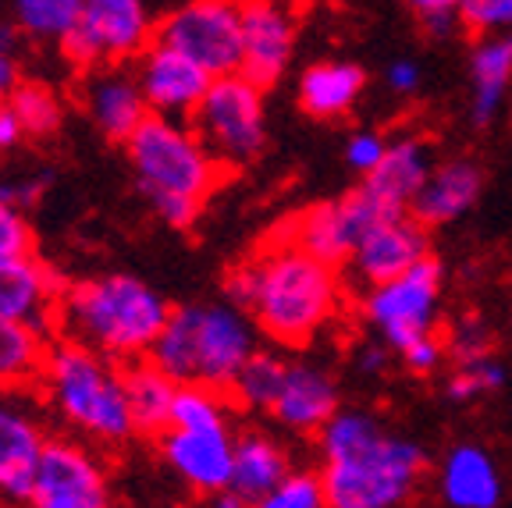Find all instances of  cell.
Listing matches in <instances>:
<instances>
[{
    "label": "cell",
    "instance_id": "52a82bcc",
    "mask_svg": "<svg viewBox=\"0 0 512 508\" xmlns=\"http://www.w3.org/2000/svg\"><path fill=\"white\" fill-rule=\"evenodd\" d=\"M189 125L221 167L253 164L267 146L264 86H256L242 72L217 75L203 93L200 107L192 111Z\"/></svg>",
    "mask_w": 512,
    "mask_h": 508
},
{
    "label": "cell",
    "instance_id": "d4e9b609",
    "mask_svg": "<svg viewBox=\"0 0 512 508\" xmlns=\"http://www.w3.org/2000/svg\"><path fill=\"white\" fill-rule=\"evenodd\" d=\"M438 494L452 508H495L502 501L495 459L477 445H456L441 459Z\"/></svg>",
    "mask_w": 512,
    "mask_h": 508
},
{
    "label": "cell",
    "instance_id": "b9f144b4",
    "mask_svg": "<svg viewBox=\"0 0 512 508\" xmlns=\"http://www.w3.org/2000/svg\"><path fill=\"white\" fill-rule=\"evenodd\" d=\"M395 352L388 349L384 342H374V345H363L360 352H356V370L367 377H381L388 366H392Z\"/></svg>",
    "mask_w": 512,
    "mask_h": 508
},
{
    "label": "cell",
    "instance_id": "e0dca14e",
    "mask_svg": "<svg viewBox=\"0 0 512 508\" xmlns=\"http://www.w3.org/2000/svg\"><path fill=\"white\" fill-rule=\"evenodd\" d=\"M296 54V18L285 0H242V75L271 89Z\"/></svg>",
    "mask_w": 512,
    "mask_h": 508
},
{
    "label": "cell",
    "instance_id": "277c9868",
    "mask_svg": "<svg viewBox=\"0 0 512 508\" xmlns=\"http://www.w3.org/2000/svg\"><path fill=\"white\" fill-rule=\"evenodd\" d=\"M168 317V299L132 274H100L75 281L57 302V327L64 338L89 345L118 363L150 356Z\"/></svg>",
    "mask_w": 512,
    "mask_h": 508
},
{
    "label": "cell",
    "instance_id": "ac0fdd59",
    "mask_svg": "<svg viewBox=\"0 0 512 508\" xmlns=\"http://www.w3.org/2000/svg\"><path fill=\"white\" fill-rule=\"evenodd\" d=\"M342 409V398H338L335 377L317 363H306V359H288L285 374H281L278 395H274L271 416L281 430L296 437H317L320 427L331 420V416Z\"/></svg>",
    "mask_w": 512,
    "mask_h": 508
},
{
    "label": "cell",
    "instance_id": "ffe728a7",
    "mask_svg": "<svg viewBox=\"0 0 512 508\" xmlns=\"http://www.w3.org/2000/svg\"><path fill=\"white\" fill-rule=\"evenodd\" d=\"M61 278L54 267L36 260L32 253L0 260V317L29 324L50 334L57 324V302H61Z\"/></svg>",
    "mask_w": 512,
    "mask_h": 508
},
{
    "label": "cell",
    "instance_id": "1f68e13d",
    "mask_svg": "<svg viewBox=\"0 0 512 508\" xmlns=\"http://www.w3.org/2000/svg\"><path fill=\"white\" fill-rule=\"evenodd\" d=\"M8 100L15 107L18 121H22L25 135H32V139H47V135H54L61 128L64 107L54 89L40 86V82H18Z\"/></svg>",
    "mask_w": 512,
    "mask_h": 508
},
{
    "label": "cell",
    "instance_id": "7402d4cb",
    "mask_svg": "<svg viewBox=\"0 0 512 508\" xmlns=\"http://www.w3.org/2000/svg\"><path fill=\"white\" fill-rule=\"evenodd\" d=\"M431 167H434L431 146L424 139H416V135H399V139H388V150H384L381 164L370 175H363V189L384 210L406 214L413 207L416 192L424 189Z\"/></svg>",
    "mask_w": 512,
    "mask_h": 508
},
{
    "label": "cell",
    "instance_id": "ba28073f",
    "mask_svg": "<svg viewBox=\"0 0 512 508\" xmlns=\"http://www.w3.org/2000/svg\"><path fill=\"white\" fill-rule=\"evenodd\" d=\"M441 288L445 274L434 256H424L399 278H388L381 285L367 288L363 295V320L377 331L384 345L399 352L420 334H434L441 313Z\"/></svg>",
    "mask_w": 512,
    "mask_h": 508
},
{
    "label": "cell",
    "instance_id": "8992f818",
    "mask_svg": "<svg viewBox=\"0 0 512 508\" xmlns=\"http://www.w3.org/2000/svg\"><path fill=\"white\" fill-rule=\"evenodd\" d=\"M253 317L232 302H189L171 310L160 327L150 359L175 384L232 391L242 363L260 349Z\"/></svg>",
    "mask_w": 512,
    "mask_h": 508
},
{
    "label": "cell",
    "instance_id": "74e56055",
    "mask_svg": "<svg viewBox=\"0 0 512 508\" xmlns=\"http://www.w3.org/2000/svg\"><path fill=\"white\" fill-rule=\"evenodd\" d=\"M384 150H388V139L381 132H352L349 143H345V164H349L352 175H370L377 164H381Z\"/></svg>",
    "mask_w": 512,
    "mask_h": 508
},
{
    "label": "cell",
    "instance_id": "5b68a950",
    "mask_svg": "<svg viewBox=\"0 0 512 508\" xmlns=\"http://www.w3.org/2000/svg\"><path fill=\"white\" fill-rule=\"evenodd\" d=\"M40 388L50 413L89 445L118 448L136 437L118 359L61 334L47 349Z\"/></svg>",
    "mask_w": 512,
    "mask_h": 508
},
{
    "label": "cell",
    "instance_id": "83f0119b",
    "mask_svg": "<svg viewBox=\"0 0 512 508\" xmlns=\"http://www.w3.org/2000/svg\"><path fill=\"white\" fill-rule=\"evenodd\" d=\"M47 349L50 342L43 331L0 317V388L4 391L40 388Z\"/></svg>",
    "mask_w": 512,
    "mask_h": 508
},
{
    "label": "cell",
    "instance_id": "f35d334b",
    "mask_svg": "<svg viewBox=\"0 0 512 508\" xmlns=\"http://www.w3.org/2000/svg\"><path fill=\"white\" fill-rule=\"evenodd\" d=\"M448 356L452 359H466V356H480V352H491V334L484 327V320L477 317H463L452 327V338H448Z\"/></svg>",
    "mask_w": 512,
    "mask_h": 508
},
{
    "label": "cell",
    "instance_id": "e575fe53",
    "mask_svg": "<svg viewBox=\"0 0 512 508\" xmlns=\"http://www.w3.org/2000/svg\"><path fill=\"white\" fill-rule=\"evenodd\" d=\"M445 356H448V349L438 334H420V338H413V342L402 345V349L395 352V359L416 377H431L434 370L445 363Z\"/></svg>",
    "mask_w": 512,
    "mask_h": 508
},
{
    "label": "cell",
    "instance_id": "836d02e7",
    "mask_svg": "<svg viewBox=\"0 0 512 508\" xmlns=\"http://www.w3.org/2000/svg\"><path fill=\"white\" fill-rule=\"evenodd\" d=\"M459 25L473 36L512 32V0H459Z\"/></svg>",
    "mask_w": 512,
    "mask_h": 508
},
{
    "label": "cell",
    "instance_id": "ee69618b",
    "mask_svg": "<svg viewBox=\"0 0 512 508\" xmlns=\"http://www.w3.org/2000/svg\"><path fill=\"white\" fill-rule=\"evenodd\" d=\"M18 86V64L15 54L0 50V96H11V89Z\"/></svg>",
    "mask_w": 512,
    "mask_h": 508
},
{
    "label": "cell",
    "instance_id": "d6986e66",
    "mask_svg": "<svg viewBox=\"0 0 512 508\" xmlns=\"http://www.w3.org/2000/svg\"><path fill=\"white\" fill-rule=\"evenodd\" d=\"M82 104H86V114L96 125V132L111 143H125L150 114L136 72L125 68L121 61L89 68L86 82H82Z\"/></svg>",
    "mask_w": 512,
    "mask_h": 508
},
{
    "label": "cell",
    "instance_id": "8fae6325",
    "mask_svg": "<svg viewBox=\"0 0 512 508\" xmlns=\"http://www.w3.org/2000/svg\"><path fill=\"white\" fill-rule=\"evenodd\" d=\"M36 508H104L111 505V480L100 455L89 441L47 437V445L32 473V501Z\"/></svg>",
    "mask_w": 512,
    "mask_h": 508
},
{
    "label": "cell",
    "instance_id": "6da1fadb",
    "mask_svg": "<svg viewBox=\"0 0 512 508\" xmlns=\"http://www.w3.org/2000/svg\"><path fill=\"white\" fill-rule=\"evenodd\" d=\"M320 480L331 508H399L424 484L427 455L367 409H338L317 434Z\"/></svg>",
    "mask_w": 512,
    "mask_h": 508
},
{
    "label": "cell",
    "instance_id": "9c48e42d",
    "mask_svg": "<svg viewBox=\"0 0 512 508\" xmlns=\"http://www.w3.org/2000/svg\"><path fill=\"white\" fill-rule=\"evenodd\" d=\"M153 40L171 43L203 64L210 75L242 68V0H182L153 29Z\"/></svg>",
    "mask_w": 512,
    "mask_h": 508
},
{
    "label": "cell",
    "instance_id": "d590c367",
    "mask_svg": "<svg viewBox=\"0 0 512 508\" xmlns=\"http://www.w3.org/2000/svg\"><path fill=\"white\" fill-rule=\"evenodd\" d=\"M32 253V228L25 221L22 207L0 199V260Z\"/></svg>",
    "mask_w": 512,
    "mask_h": 508
},
{
    "label": "cell",
    "instance_id": "9a60e30c",
    "mask_svg": "<svg viewBox=\"0 0 512 508\" xmlns=\"http://www.w3.org/2000/svg\"><path fill=\"white\" fill-rule=\"evenodd\" d=\"M132 61H136L132 72H136L139 89L150 104V114L189 121L192 111L200 107L203 93L210 89V82H214V75L203 64H196L189 54L160 40H150Z\"/></svg>",
    "mask_w": 512,
    "mask_h": 508
},
{
    "label": "cell",
    "instance_id": "4dcf8cb0",
    "mask_svg": "<svg viewBox=\"0 0 512 508\" xmlns=\"http://www.w3.org/2000/svg\"><path fill=\"white\" fill-rule=\"evenodd\" d=\"M505 384V366L495 352H480V356L456 359L445 377V398L452 405H470L477 398L491 395Z\"/></svg>",
    "mask_w": 512,
    "mask_h": 508
},
{
    "label": "cell",
    "instance_id": "7c38bea8",
    "mask_svg": "<svg viewBox=\"0 0 512 508\" xmlns=\"http://www.w3.org/2000/svg\"><path fill=\"white\" fill-rule=\"evenodd\" d=\"M388 214H392V210H384L363 185H356V189L345 192L342 199L317 203V207L292 217V221L285 224V239L296 242L299 249H306V253L317 256V260L342 270L363 231Z\"/></svg>",
    "mask_w": 512,
    "mask_h": 508
},
{
    "label": "cell",
    "instance_id": "ab89813d",
    "mask_svg": "<svg viewBox=\"0 0 512 508\" xmlns=\"http://www.w3.org/2000/svg\"><path fill=\"white\" fill-rule=\"evenodd\" d=\"M253 292H256V267L253 260H242L235 267H228L224 274V299L239 306V310L249 313V302H253Z\"/></svg>",
    "mask_w": 512,
    "mask_h": 508
},
{
    "label": "cell",
    "instance_id": "484cf974",
    "mask_svg": "<svg viewBox=\"0 0 512 508\" xmlns=\"http://www.w3.org/2000/svg\"><path fill=\"white\" fill-rule=\"evenodd\" d=\"M367 75L352 61H317L299 79V107L317 121L345 118L360 104Z\"/></svg>",
    "mask_w": 512,
    "mask_h": 508
},
{
    "label": "cell",
    "instance_id": "3957f363",
    "mask_svg": "<svg viewBox=\"0 0 512 508\" xmlns=\"http://www.w3.org/2000/svg\"><path fill=\"white\" fill-rule=\"evenodd\" d=\"M125 153L153 214L178 231L196 224L224 171L196 128L168 114H146L143 125L125 139Z\"/></svg>",
    "mask_w": 512,
    "mask_h": 508
},
{
    "label": "cell",
    "instance_id": "2e32d148",
    "mask_svg": "<svg viewBox=\"0 0 512 508\" xmlns=\"http://www.w3.org/2000/svg\"><path fill=\"white\" fill-rule=\"evenodd\" d=\"M47 445V427L25 391L0 388V501L29 505L32 473Z\"/></svg>",
    "mask_w": 512,
    "mask_h": 508
},
{
    "label": "cell",
    "instance_id": "f546056e",
    "mask_svg": "<svg viewBox=\"0 0 512 508\" xmlns=\"http://www.w3.org/2000/svg\"><path fill=\"white\" fill-rule=\"evenodd\" d=\"M285 363L288 359L278 356V352L256 349L253 356L242 363L239 377L232 381V391H228V395L235 398V405H242V409H249V413H267L274 395H278Z\"/></svg>",
    "mask_w": 512,
    "mask_h": 508
},
{
    "label": "cell",
    "instance_id": "d6a6232c",
    "mask_svg": "<svg viewBox=\"0 0 512 508\" xmlns=\"http://www.w3.org/2000/svg\"><path fill=\"white\" fill-rule=\"evenodd\" d=\"M328 505V494H324V480H320V469H288L281 484L271 491V498L264 501V508H324Z\"/></svg>",
    "mask_w": 512,
    "mask_h": 508
},
{
    "label": "cell",
    "instance_id": "30bf717a",
    "mask_svg": "<svg viewBox=\"0 0 512 508\" xmlns=\"http://www.w3.org/2000/svg\"><path fill=\"white\" fill-rule=\"evenodd\" d=\"M150 40V0H82V18L61 40V50L75 68L89 72L100 64L132 61Z\"/></svg>",
    "mask_w": 512,
    "mask_h": 508
},
{
    "label": "cell",
    "instance_id": "7a4b0ae2",
    "mask_svg": "<svg viewBox=\"0 0 512 508\" xmlns=\"http://www.w3.org/2000/svg\"><path fill=\"white\" fill-rule=\"evenodd\" d=\"M256 292L249 317L256 331L281 349H303L342 310L345 281L338 267L317 260L285 235L253 256Z\"/></svg>",
    "mask_w": 512,
    "mask_h": 508
},
{
    "label": "cell",
    "instance_id": "4fadbf2b",
    "mask_svg": "<svg viewBox=\"0 0 512 508\" xmlns=\"http://www.w3.org/2000/svg\"><path fill=\"white\" fill-rule=\"evenodd\" d=\"M164 466L189 487L196 498L214 501L232 484L235 430L232 420L200 423V427H164L157 434Z\"/></svg>",
    "mask_w": 512,
    "mask_h": 508
},
{
    "label": "cell",
    "instance_id": "7bdbcfd3",
    "mask_svg": "<svg viewBox=\"0 0 512 508\" xmlns=\"http://www.w3.org/2000/svg\"><path fill=\"white\" fill-rule=\"evenodd\" d=\"M22 139H25V128H22V121H18L15 107H11L8 96H0V153L15 150Z\"/></svg>",
    "mask_w": 512,
    "mask_h": 508
},
{
    "label": "cell",
    "instance_id": "5bb4252c",
    "mask_svg": "<svg viewBox=\"0 0 512 508\" xmlns=\"http://www.w3.org/2000/svg\"><path fill=\"white\" fill-rule=\"evenodd\" d=\"M427 231L431 228L424 221H416L409 210L374 221L345 260V288L367 292V288L381 285L388 278H399L402 270L431 256V235Z\"/></svg>",
    "mask_w": 512,
    "mask_h": 508
},
{
    "label": "cell",
    "instance_id": "8d00e7d4",
    "mask_svg": "<svg viewBox=\"0 0 512 508\" xmlns=\"http://www.w3.org/2000/svg\"><path fill=\"white\" fill-rule=\"evenodd\" d=\"M416 15V22L431 32L434 40H445L459 25V0H402Z\"/></svg>",
    "mask_w": 512,
    "mask_h": 508
},
{
    "label": "cell",
    "instance_id": "44dd1931",
    "mask_svg": "<svg viewBox=\"0 0 512 508\" xmlns=\"http://www.w3.org/2000/svg\"><path fill=\"white\" fill-rule=\"evenodd\" d=\"M480 192H484V171L477 160L456 157L445 164H434L427 175L424 189L416 192L409 214L416 221H424L427 228H441V224H456L477 207Z\"/></svg>",
    "mask_w": 512,
    "mask_h": 508
},
{
    "label": "cell",
    "instance_id": "603a6c76",
    "mask_svg": "<svg viewBox=\"0 0 512 508\" xmlns=\"http://www.w3.org/2000/svg\"><path fill=\"white\" fill-rule=\"evenodd\" d=\"M288 469H292V455L281 445L278 437L267 434L260 427H249L235 434V459H232V484L228 494L239 498L242 508H264L271 491L281 484Z\"/></svg>",
    "mask_w": 512,
    "mask_h": 508
},
{
    "label": "cell",
    "instance_id": "60d3db41",
    "mask_svg": "<svg viewBox=\"0 0 512 508\" xmlns=\"http://www.w3.org/2000/svg\"><path fill=\"white\" fill-rule=\"evenodd\" d=\"M384 82H388V89H392L395 96H413L416 89L424 86V72H420V64H416L413 57H399V61L388 64Z\"/></svg>",
    "mask_w": 512,
    "mask_h": 508
},
{
    "label": "cell",
    "instance_id": "4316f807",
    "mask_svg": "<svg viewBox=\"0 0 512 508\" xmlns=\"http://www.w3.org/2000/svg\"><path fill=\"white\" fill-rule=\"evenodd\" d=\"M121 381H125L128 413L136 423V434L157 437L171 423V402H175L178 384L150 356L121 363Z\"/></svg>",
    "mask_w": 512,
    "mask_h": 508
},
{
    "label": "cell",
    "instance_id": "cb8c5ba5",
    "mask_svg": "<svg viewBox=\"0 0 512 508\" xmlns=\"http://www.w3.org/2000/svg\"><path fill=\"white\" fill-rule=\"evenodd\" d=\"M512 89V32L477 36L470 50V118L477 128L502 114Z\"/></svg>",
    "mask_w": 512,
    "mask_h": 508
},
{
    "label": "cell",
    "instance_id": "f1b7e54d",
    "mask_svg": "<svg viewBox=\"0 0 512 508\" xmlns=\"http://www.w3.org/2000/svg\"><path fill=\"white\" fill-rule=\"evenodd\" d=\"M11 15L22 36L36 43H61L79 25L82 0H11Z\"/></svg>",
    "mask_w": 512,
    "mask_h": 508
}]
</instances>
